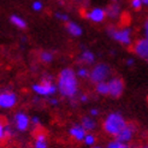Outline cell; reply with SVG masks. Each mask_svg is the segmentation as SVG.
<instances>
[{
	"instance_id": "cell-1",
	"label": "cell",
	"mask_w": 148,
	"mask_h": 148,
	"mask_svg": "<svg viewBox=\"0 0 148 148\" xmlns=\"http://www.w3.org/2000/svg\"><path fill=\"white\" fill-rule=\"evenodd\" d=\"M57 92L66 99H75L78 94L79 83L76 72L71 68H64L57 78Z\"/></svg>"
},
{
	"instance_id": "cell-2",
	"label": "cell",
	"mask_w": 148,
	"mask_h": 148,
	"mask_svg": "<svg viewBox=\"0 0 148 148\" xmlns=\"http://www.w3.org/2000/svg\"><path fill=\"white\" fill-rule=\"evenodd\" d=\"M127 119L124 116L119 112H111L106 116L102 123V129L107 135L114 137L125 125H127Z\"/></svg>"
},
{
	"instance_id": "cell-3",
	"label": "cell",
	"mask_w": 148,
	"mask_h": 148,
	"mask_svg": "<svg viewBox=\"0 0 148 148\" xmlns=\"http://www.w3.org/2000/svg\"><path fill=\"white\" fill-rule=\"evenodd\" d=\"M111 77V68L110 65L105 63H98L94 64L92 70H89V78L90 82L97 84L99 82H105Z\"/></svg>"
},
{
	"instance_id": "cell-4",
	"label": "cell",
	"mask_w": 148,
	"mask_h": 148,
	"mask_svg": "<svg viewBox=\"0 0 148 148\" xmlns=\"http://www.w3.org/2000/svg\"><path fill=\"white\" fill-rule=\"evenodd\" d=\"M32 89L35 94H38L39 97H45V98H49L53 97L57 93V86L53 83L51 77H45L42 78L40 82L33 84Z\"/></svg>"
},
{
	"instance_id": "cell-5",
	"label": "cell",
	"mask_w": 148,
	"mask_h": 148,
	"mask_svg": "<svg viewBox=\"0 0 148 148\" xmlns=\"http://www.w3.org/2000/svg\"><path fill=\"white\" fill-rule=\"evenodd\" d=\"M107 34L112 38L114 41L119 42L121 45L129 47L132 43V32L130 28H123V29H116L113 27L107 28Z\"/></svg>"
},
{
	"instance_id": "cell-6",
	"label": "cell",
	"mask_w": 148,
	"mask_h": 148,
	"mask_svg": "<svg viewBox=\"0 0 148 148\" xmlns=\"http://www.w3.org/2000/svg\"><path fill=\"white\" fill-rule=\"evenodd\" d=\"M136 131H137V128L134 123H127V125L114 136V140L123 143H130L134 140Z\"/></svg>"
},
{
	"instance_id": "cell-7",
	"label": "cell",
	"mask_w": 148,
	"mask_h": 148,
	"mask_svg": "<svg viewBox=\"0 0 148 148\" xmlns=\"http://www.w3.org/2000/svg\"><path fill=\"white\" fill-rule=\"evenodd\" d=\"M107 86H108V95L112 98H119L124 92V81L121 77H110L107 79Z\"/></svg>"
},
{
	"instance_id": "cell-8",
	"label": "cell",
	"mask_w": 148,
	"mask_h": 148,
	"mask_svg": "<svg viewBox=\"0 0 148 148\" xmlns=\"http://www.w3.org/2000/svg\"><path fill=\"white\" fill-rule=\"evenodd\" d=\"M18 99L17 95L11 90H3L0 92V108L10 110L16 106Z\"/></svg>"
},
{
	"instance_id": "cell-9",
	"label": "cell",
	"mask_w": 148,
	"mask_h": 148,
	"mask_svg": "<svg viewBox=\"0 0 148 148\" xmlns=\"http://www.w3.org/2000/svg\"><path fill=\"white\" fill-rule=\"evenodd\" d=\"M13 123L14 127H16V130L21 132L27 131L30 127V117L24 112H17L13 117Z\"/></svg>"
},
{
	"instance_id": "cell-10",
	"label": "cell",
	"mask_w": 148,
	"mask_h": 148,
	"mask_svg": "<svg viewBox=\"0 0 148 148\" xmlns=\"http://www.w3.org/2000/svg\"><path fill=\"white\" fill-rule=\"evenodd\" d=\"M134 53L138 58L143 59V60H147V58H148V40H147V38L138 39L134 43Z\"/></svg>"
},
{
	"instance_id": "cell-11",
	"label": "cell",
	"mask_w": 148,
	"mask_h": 148,
	"mask_svg": "<svg viewBox=\"0 0 148 148\" xmlns=\"http://www.w3.org/2000/svg\"><path fill=\"white\" fill-rule=\"evenodd\" d=\"M86 17L93 23H101L106 18V12L105 9H102V7H94V9L86 13Z\"/></svg>"
},
{
	"instance_id": "cell-12",
	"label": "cell",
	"mask_w": 148,
	"mask_h": 148,
	"mask_svg": "<svg viewBox=\"0 0 148 148\" xmlns=\"http://www.w3.org/2000/svg\"><path fill=\"white\" fill-rule=\"evenodd\" d=\"M69 135L76 141H83L84 136L87 135V131L81 127V124H75L69 129Z\"/></svg>"
},
{
	"instance_id": "cell-13",
	"label": "cell",
	"mask_w": 148,
	"mask_h": 148,
	"mask_svg": "<svg viewBox=\"0 0 148 148\" xmlns=\"http://www.w3.org/2000/svg\"><path fill=\"white\" fill-rule=\"evenodd\" d=\"M65 29L71 36H73V38H79V36L83 34L82 27L78 25L77 23H75V22H72V21L66 22L65 23Z\"/></svg>"
},
{
	"instance_id": "cell-14",
	"label": "cell",
	"mask_w": 148,
	"mask_h": 148,
	"mask_svg": "<svg viewBox=\"0 0 148 148\" xmlns=\"http://www.w3.org/2000/svg\"><path fill=\"white\" fill-rule=\"evenodd\" d=\"M79 62L83 63L84 65H94L95 64V54L89 49L82 51V53L79 54Z\"/></svg>"
},
{
	"instance_id": "cell-15",
	"label": "cell",
	"mask_w": 148,
	"mask_h": 148,
	"mask_svg": "<svg viewBox=\"0 0 148 148\" xmlns=\"http://www.w3.org/2000/svg\"><path fill=\"white\" fill-rule=\"evenodd\" d=\"M81 127H82L87 132L89 131H94L97 129V122H95L94 118H92L90 116H84L81 121Z\"/></svg>"
},
{
	"instance_id": "cell-16",
	"label": "cell",
	"mask_w": 148,
	"mask_h": 148,
	"mask_svg": "<svg viewBox=\"0 0 148 148\" xmlns=\"http://www.w3.org/2000/svg\"><path fill=\"white\" fill-rule=\"evenodd\" d=\"M105 12H106V17H108L111 19H116L119 17V14H121V6L117 3H112L105 10Z\"/></svg>"
},
{
	"instance_id": "cell-17",
	"label": "cell",
	"mask_w": 148,
	"mask_h": 148,
	"mask_svg": "<svg viewBox=\"0 0 148 148\" xmlns=\"http://www.w3.org/2000/svg\"><path fill=\"white\" fill-rule=\"evenodd\" d=\"M10 22H11L12 25L21 29V30H24V29H27V27H28V23L25 22V19L22 18L21 16H18V14H11Z\"/></svg>"
},
{
	"instance_id": "cell-18",
	"label": "cell",
	"mask_w": 148,
	"mask_h": 148,
	"mask_svg": "<svg viewBox=\"0 0 148 148\" xmlns=\"http://www.w3.org/2000/svg\"><path fill=\"white\" fill-rule=\"evenodd\" d=\"M95 93L101 95V97H107L108 95V86H107V81L105 82H99L95 84Z\"/></svg>"
},
{
	"instance_id": "cell-19",
	"label": "cell",
	"mask_w": 148,
	"mask_h": 148,
	"mask_svg": "<svg viewBox=\"0 0 148 148\" xmlns=\"http://www.w3.org/2000/svg\"><path fill=\"white\" fill-rule=\"evenodd\" d=\"M34 148H48L47 141H46V136L43 134H39L36 136V140L34 142Z\"/></svg>"
},
{
	"instance_id": "cell-20",
	"label": "cell",
	"mask_w": 148,
	"mask_h": 148,
	"mask_svg": "<svg viewBox=\"0 0 148 148\" xmlns=\"http://www.w3.org/2000/svg\"><path fill=\"white\" fill-rule=\"evenodd\" d=\"M40 60L43 64H51L53 62V53L49 51H42L40 53Z\"/></svg>"
},
{
	"instance_id": "cell-21",
	"label": "cell",
	"mask_w": 148,
	"mask_h": 148,
	"mask_svg": "<svg viewBox=\"0 0 148 148\" xmlns=\"http://www.w3.org/2000/svg\"><path fill=\"white\" fill-rule=\"evenodd\" d=\"M106 148H132L129 143H123L116 140H111V141L106 145Z\"/></svg>"
},
{
	"instance_id": "cell-22",
	"label": "cell",
	"mask_w": 148,
	"mask_h": 148,
	"mask_svg": "<svg viewBox=\"0 0 148 148\" xmlns=\"http://www.w3.org/2000/svg\"><path fill=\"white\" fill-rule=\"evenodd\" d=\"M76 72V76L77 78H81V79H86L89 77V69L87 68V66H81V68H78Z\"/></svg>"
},
{
	"instance_id": "cell-23",
	"label": "cell",
	"mask_w": 148,
	"mask_h": 148,
	"mask_svg": "<svg viewBox=\"0 0 148 148\" xmlns=\"http://www.w3.org/2000/svg\"><path fill=\"white\" fill-rule=\"evenodd\" d=\"M83 142L86 146H89V147H93L95 146V142H97V138L93 134H89V132H87V135L84 136L83 138Z\"/></svg>"
},
{
	"instance_id": "cell-24",
	"label": "cell",
	"mask_w": 148,
	"mask_h": 148,
	"mask_svg": "<svg viewBox=\"0 0 148 148\" xmlns=\"http://www.w3.org/2000/svg\"><path fill=\"white\" fill-rule=\"evenodd\" d=\"M42 7H43V5H42V3L40 1V0H35V1L32 3V9L35 12H40L42 10Z\"/></svg>"
},
{
	"instance_id": "cell-25",
	"label": "cell",
	"mask_w": 148,
	"mask_h": 148,
	"mask_svg": "<svg viewBox=\"0 0 148 148\" xmlns=\"http://www.w3.org/2000/svg\"><path fill=\"white\" fill-rule=\"evenodd\" d=\"M54 16H56V18H57V19H60V21L65 22V23H66L68 21H70L68 14H66V13H63V12H56Z\"/></svg>"
},
{
	"instance_id": "cell-26",
	"label": "cell",
	"mask_w": 148,
	"mask_h": 148,
	"mask_svg": "<svg viewBox=\"0 0 148 148\" xmlns=\"http://www.w3.org/2000/svg\"><path fill=\"white\" fill-rule=\"evenodd\" d=\"M131 7L136 11H140L142 9V4H141V0H131Z\"/></svg>"
},
{
	"instance_id": "cell-27",
	"label": "cell",
	"mask_w": 148,
	"mask_h": 148,
	"mask_svg": "<svg viewBox=\"0 0 148 148\" xmlns=\"http://www.w3.org/2000/svg\"><path fill=\"white\" fill-rule=\"evenodd\" d=\"M10 136H13V129L9 124H5V137H10Z\"/></svg>"
},
{
	"instance_id": "cell-28",
	"label": "cell",
	"mask_w": 148,
	"mask_h": 148,
	"mask_svg": "<svg viewBox=\"0 0 148 148\" xmlns=\"http://www.w3.org/2000/svg\"><path fill=\"white\" fill-rule=\"evenodd\" d=\"M5 138V124L0 122V142Z\"/></svg>"
},
{
	"instance_id": "cell-29",
	"label": "cell",
	"mask_w": 148,
	"mask_h": 148,
	"mask_svg": "<svg viewBox=\"0 0 148 148\" xmlns=\"http://www.w3.org/2000/svg\"><path fill=\"white\" fill-rule=\"evenodd\" d=\"M30 124H34L35 127H39V125L41 124V122H40V118H39V117H36V116L32 117V118H30Z\"/></svg>"
},
{
	"instance_id": "cell-30",
	"label": "cell",
	"mask_w": 148,
	"mask_h": 148,
	"mask_svg": "<svg viewBox=\"0 0 148 148\" xmlns=\"http://www.w3.org/2000/svg\"><path fill=\"white\" fill-rule=\"evenodd\" d=\"M99 114H100V111H99L98 108H90V110H89V116H90L92 118L98 117Z\"/></svg>"
},
{
	"instance_id": "cell-31",
	"label": "cell",
	"mask_w": 148,
	"mask_h": 148,
	"mask_svg": "<svg viewBox=\"0 0 148 148\" xmlns=\"http://www.w3.org/2000/svg\"><path fill=\"white\" fill-rule=\"evenodd\" d=\"M49 103H51L52 106H58L59 105V100L56 99V98H51L49 99Z\"/></svg>"
},
{
	"instance_id": "cell-32",
	"label": "cell",
	"mask_w": 148,
	"mask_h": 148,
	"mask_svg": "<svg viewBox=\"0 0 148 148\" xmlns=\"http://www.w3.org/2000/svg\"><path fill=\"white\" fill-rule=\"evenodd\" d=\"M78 100H81L82 102H87V100H88V95H87V94H81V95H79V98H78Z\"/></svg>"
},
{
	"instance_id": "cell-33",
	"label": "cell",
	"mask_w": 148,
	"mask_h": 148,
	"mask_svg": "<svg viewBox=\"0 0 148 148\" xmlns=\"http://www.w3.org/2000/svg\"><path fill=\"white\" fill-rule=\"evenodd\" d=\"M143 34H145L143 38H147V34H148V23H147V21L145 22V24H143Z\"/></svg>"
},
{
	"instance_id": "cell-34",
	"label": "cell",
	"mask_w": 148,
	"mask_h": 148,
	"mask_svg": "<svg viewBox=\"0 0 148 148\" xmlns=\"http://www.w3.org/2000/svg\"><path fill=\"white\" fill-rule=\"evenodd\" d=\"M134 64H135V60L132 58H129L128 60H127V66H129V68H130V66H132Z\"/></svg>"
},
{
	"instance_id": "cell-35",
	"label": "cell",
	"mask_w": 148,
	"mask_h": 148,
	"mask_svg": "<svg viewBox=\"0 0 148 148\" xmlns=\"http://www.w3.org/2000/svg\"><path fill=\"white\" fill-rule=\"evenodd\" d=\"M141 4H142V6H147L148 5V0H141Z\"/></svg>"
},
{
	"instance_id": "cell-36",
	"label": "cell",
	"mask_w": 148,
	"mask_h": 148,
	"mask_svg": "<svg viewBox=\"0 0 148 148\" xmlns=\"http://www.w3.org/2000/svg\"><path fill=\"white\" fill-rule=\"evenodd\" d=\"M93 148H103L102 146H93Z\"/></svg>"
},
{
	"instance_id": "cell-37",
	"label": "cell",
	"mask_w": 148,
	"mask_h": 148,
	"mask_svg": "<svg viewBox=\"0 0 148 148\" xmlns=\"http://www.w3.org/2000/svg\"><path fill=\"white\" fill-rule=\"evenodd\" d=\"M140 148H148L147 146H142V147H140Z\"/></svg>"
},
{
	"instance_id": "cell-38",
	"label": "cell",
	"mask_w": 148,
	"mask_h": 148,
	"mask_svg": "<svg viewBox=\"0 0 148 148\" xmlns=\"http://www.w3.org/2000/svg\"><path fill=\"white\" fill-rule=\"evenodd\" d=\"M112 1H113V3H117V0H112Z\"/></svg>"
}]
</instances>
